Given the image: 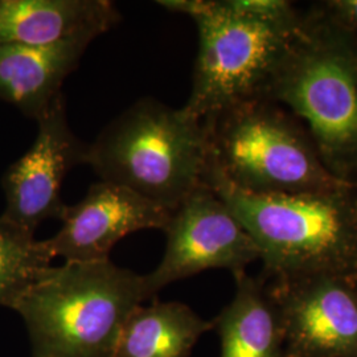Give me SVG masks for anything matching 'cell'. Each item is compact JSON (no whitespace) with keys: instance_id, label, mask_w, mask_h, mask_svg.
Listing matches in <instances>:
<instances>
[{"instance_id":"4","label":"cell","mask_w":357,"mask_h":357,"mask_svg":"<svg viewBox=\"0 0 357 357\" xmlns=\"http://www.w3.org/2000/svg\"><path fill=\"white\" fill-rule=\"evenodd\" d=\"M158 4L188 15L197 26L191 94L183 109L199 119L268 100L305 23V16L299 24L264 20L237 10L230 0H163Z\"/></svg>"},{"instance_id":"10","label":"cell","mask_w":357,"mask_h":357,"mask_svg":"<svg viewBox=\"0 0 357 357\" xmlns=\"http://www.w3.org/2000/svg\"><path fill=\"white\" fill-rule=\"evenodd\" d=\"M169 217V211L135 192L101 180L79 203L66 206L61 229L44 243L53 258L64 262L107 261L123 237L142 229L165 230Z\"/></svg>"},{"instance_id":"11","label":"cell","mask_w":357,"mask_h":357,"mask_svg":"<svg viewBox=\"0 0 357 357\" xmlns=\"http://www.w3.org/2000/svg\"><path fill=\"white\" fill-rule=\"evenodd\" d=\"M94 38L82 35L45 45L1 43L0 98L38 119L61 96L65 78Z\"/></svg>"},{"instance_id":"15","label":"cell","mask_w":357,"mask_h":357,"mask_svg":"<svg viewBox=\"0 0 357 357\" xmlns=\"http://www.w3.org/2000/svg\"><path fill=\"white\" fill-rule=\"evenodd\" d=\"M44 240L15 228L0 218V306L13 308L38 277L51 268Z\"/></svg>"},{"instance_id":"14","label":"cell","mask_w":357,"mask_h":357,"mask_svg":"<svg viewBox=\"0 0 357 357\" xmlns=\"http://www.w3.org/2000/svg\"><path fill=\"white\" fill-rule=\"evenodd\" d=\"M211 330L213 321L203 319L184 303L142 305L126 321L114 357H188Z\"/></svg>"},{"instance_id":"6","label":"cell","mask_w":357,"mask_h":357,"mask_svg":"<svg viewBox=\"0 0 357 357\" xmlns=\"http://www.w3.org/2000/svg\"><path fill=\"white\" fill-rule=\"evenodd\" d=\"M203 121L209 168L238 190L266 195L356 185L332 175L303 123L280 103H243Z\"/></svg>"},{"instance_id":"8","label":"cell","mask_w":357,"mask_h":357,"mask_svg":"<svg viewBox=\"0 0 357 357\" xmlns=\"http://www.w3.org/2000/svg\"><path fill=\"white\" fill-rule=\"evenodd\" d=\"M265 283L280 314L284 357H357L355 275L321 273Z\"/></svg>"},{"instance_id":"1","label":"cell","mask_w":357,"mask_h":357,"mask_svg":"<svg viewBox=\"0 0 357 357\" xmlns=\"http://www.w3.org/2000/svg\"><path fill=\"white\" fill-rule=\"evenodd\" d=\"M204 184L253 238L264 281L321 273L356 275V185L262 195L236 188L211 168Z\"/></svg>"},{"instance_id":"9","label":"cell","mask_w":357,"mask_h":357,"mask_svg":"<svg viewBox=\"0 0 357 357\" xmlns=\"http://www.w3.org/2000/svg\"><path fill=\"white\" fill-rule=\"evenodd\" d=\"M36 121L33 144L3 178L6 209L0 216L32 236L45 220L64 216L68 206L61 199L65 176L73 167L86 165L89 149L68 123L63 94Z\"/></svg>"},{"instance_id":"13","label":"cell","mask_w":357,"mask_h":357,"mask_svg":"<svg viewBox=\"0 0 357 357\" xmlns=\"http://www.w3.org/2000/svg\"><path fill=\"white\" fill-rule=\"evenodd\" d=\"M236 293L213 321L220 357H284V335L266 283L246 270L233 274Z\"/></svg>"},{"instance_id":"2","label":"cell","mask_w":357,"mask_h":357,"mask_svg":"<svg viewBox=\"0 0 357 357\" xmlns=\"http://www.w3.org/2000/svg\"><path fill=\"white\" fill-rule=\"evenodd\" d=\"M149 299L144 277L110 259L47 268L13 307L32 357H114L130 315Z\"/></svg>"},{"instance_id":"5","label":"cell","mask_w":357,"mask_h":357,"mask_svg":"<svg viewBox=\"0 0 357 357\" xmlns=\"http://www.w3.org/2000/svg\"><path fill=\"white\" fill-rule=\"evenodd\" d=\"M268 100L295 115L332 175L357 184V40L305 11Z\"/></svg>"},{"instance_id":"17","label":"cell","mask_w":357,"mask_h":357,"mask_svg":"<svg viewBox=\"0 0 357 357\" xmlns=\"http://www.w3.org/2000/svg\"><path fill=\"white\" fill-rule=\"evenodd\" d=\"M355 278H356V282H357V274H356V275H355Z\"/></svg>"},{"instance_id":"16","label":"cell","mask_w":357,"mask_h":357,"mask_svg":"<svg viewBox=\"0 0 357 357\" xmlns=\"http://www.w3.org/2000/svg\"><path fill=\"white\" fill-rule=\"evenodd\" d=\"M307 11L357 40V0H323L312 3Z\"/></svg>"},{"instance_id":"7","label":"cell","mask_w":357,"mask_h":357,"mask_svg":"<svg viewBox=\"0 0 357 357\" xmlns=\"http://www.w3.org/2000/svg\"><path fill=\"white\" fill-rule=\"evenodd\" d=\"M166 252L144 277L149 299L172 282L211 268L245 271L259 261L253 238L216 192L202 185L171 213L165 228Z\"/></svg>"},{"instance_id":"12","label":"cell","mask_w":357,"mask_h":357,"mask_svg":"<svg viewBox=\"0 0 357 357\" xmlns=\"http://www.w3.org/2000/svg\"><path fill=\"white\" fill-rule=\"evenodd\" d=\"M119 22L121 13L109 0H0V44L98 38Z\"/></svg>"},{"instance_id":"3","label":"cell","mask_w":357,"mask_h":357,"mask_svg":"<svg viewBox=\"0 0 357 357\" xmlns=\"http://www.w3.org/2000/svg\"><path fill=\"white\" fill-rule=\"evenodd\" d=\"M86 165L102 181L135 192L171 213L204 185L209 146L204 121L143 98L90 143Z\"/></svg>"},{"instance_id":"18","label":"cell","mask_w":357,"mask_h":357,"mask_svg":"<svg viewBox=\"0 0 357 357\" xmlns=\"http://www.w3.org/2000/svg\"><path fill=\"white\" fill-rule=\"evenodd\" d=\"M356 192H357V184H356Z\"/></svg>"}]
</instances>
